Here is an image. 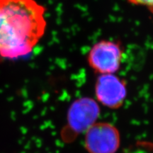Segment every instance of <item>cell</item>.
<instances>
[{"mask_svg":"<svg viewBox=\"0 0 153 153\" xmlns=\"http://www.w3.org/2000/svg\"><path fill=\"white\" fill-rule=\"evenodd\" d=\"M46 9L36 0H0V57L29 55L45 33Z\"/></svg>","mask_w":153,"mask_h":153,"instance_id":"obj_1","label":"cell"},{"mask_svg":"<svg viewBox=\"0 0 153 153\" xmlns=\"http://www.w3.org/2000/svg\"><path fill=\"white\" fill-rule=\"evenodd\" d=\"M124 48L118 40H101L94 44L87 53L89 65L99 74H114L119 70Z\"/></svg>","mask_w":153,"mask_h":153,"instance_id":"obj_2","label":"cell"},{"mask_svg":"<svg viewBox=\"0 0 153 153\" xmlns=\"http://www.w3.org/2000/svg\"><path fill=\"white\" fill-rule=\"evenodd\" d=\"M85 133V148L89 153H116L119 148V133L112 124L95 123Z\"/></svg>","mask_w":153,"mask_h":153,"instance_id":"obj_3","label":"cell"},{"mask_svg":"<svg viewBox=\"0 0 153 153\" xmlns=\"http://www.w3.org/2000/svg\"><path fill=\"white\" fill-rule=\"evenodd\" d=\"M99 116V105L94 99L88 97L77 99L68 111V134L73 136L86 132L96 123Z\"/></svg>","mask_w":153,"mask_h":153,"instance_id":"obj_4","label":"cell"},{"mask_svg":"<svg viewBox=\"0 0 153 153\" xmlns=\"http://www.w3.org/2000/svg\"><path fill=\"white\" fill-rule=\"evenodd\" d=\"M95 93L97 100L104 106L118 108L127 95L126 82L114 74H100L96 82Z\"/></svg>","mask_w":153,"mask_h":153,"instance_id":"obj_5","label":"cell"},{"mask_svg":"<svg viewBox=\"0 0 153 153\" xmlns=\"http://www.w3.org/2000/svg\"><path fill=\"white\" fill-rule=\"evenodd\" d=\"M130 4L144 7L153 14V0H126Z\"/></svg>","mask_w":153,"mask_h":153,"instance_id":"obj_6","label":"cell"}]
</instances>
